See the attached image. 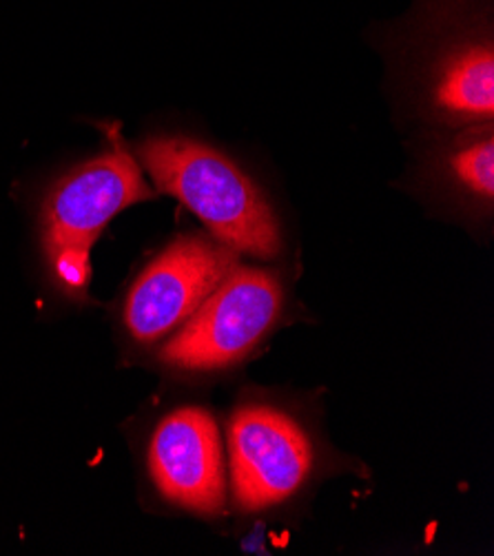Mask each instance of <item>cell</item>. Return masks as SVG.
Returning a JSON list of instances; mask_svg holds the SVG:
<instances>
[{
	"label": "cell",
	"mask_w": 494,
	"mask_h": 556,
	"mask_svg": "<svg viewBox=\"0 0 494 556\" xmlns=\"http://www.w3.org/2000/svg\"><path fill=\"white\" fill-rule=\"evenodd\" d=\"M147 462L157 492L169 504L202 517L225 513V441L208 410L185 406L162 417L151 434Z\"/></svg>",
	"instance_id": "obj_6"
},
{
	"label": "cell",
	"mask_w": 494,
	"mask_h": 556,
	"mask_svg": "<svg viewBox=\"0 0 494 556\" xmlns=\"http://www.w3.org/2000/svg\"><path fill=\"white\" fill-rule=\"evenodd\" d=\"M240 253L206 236H180L157 253L134 282L125 326L140 346H157L176 332L238 266Z\"/></svg>",
	"instance_id": "obj_5"
},
{
	"label": "cell",
	"mask_w": 494,
	"mask_h": 556,
	"mask_svg": "<svg viewBox=\"0 0 494 556\" xmlns=\"http://www.w3.org/2000/svg\"><path fill=\"white\" fill-rule=\"evenodd\" d=\"M284 306V285L276 273L238 264L202 306L160 344L155 357L178 372L229 370L276 330Z\"/></svg>",
	"instance_id": "obj_3"
},
{
	"label": "cell",
	"mask_w": 494,
	"mask_h": 556,
	"mask_svg": "<svg viewBox=\"0 0 494 556\" xmlns=\"http://www.w3.org/2000/svg\"><path fill=\"white\" fill-rule=\"evenodd\" d=\"M430 114L446 125H485L494 116V51L490 40L448 49L426 85Z\"/></svg>",
	"instance_id": "obj_7"
},
{
	"label": "cell",
	"mask_w": 494,
	"mask_h": 556,
	"mask_svg": "<svg viewBox=\"0 0 494 556\" xmlns=\"http://www.w3.org/2000/svg\"><path fill=\"white\" fill-rule=\"evenodd\" d=\"M317 466L315 441L291 413L249 402L231 417L229 483L242 513L287 504L311 483Z\"/></svg>",
	"instance_id": "obj_4"
},
{
	"label": "cell",
	"mask_w": 494,
	"mask_h": 556,
	"mask_svg": "<svg viewBox=\"0 0 494 556\" xmlns=\"http://www.w3.org/2000/svg\"><path fill=\"white\" fill-rule=\"evenodd\" d=\"M138 157L155 189L191 208L217 242L259 260L282 253L276 211L225 153L187 136H149Z\"/></svg>",
	"instance_id": "obj_1"
},
{
	"label": "cell",
	"mask_w": 494,
	"mask_h": 556,
	"mask_svg": "<svg viewBox=\"0 0 494 556\" xmlns=\"http://www.w3.org/2000/svg\"><path fill=\"white\" fill-rule=\"evenodd\" d=\"M442 176L474 206L490 211L494 198V138L492 123L474 125L457 136L442 153Z\"/></svg>",
	"instance_id": "obj_8"
},
{
	"label": "cell",
	"mask_w": 494,
	"mask_h": 556,
	"mask_svg": "<svg viewBox=\"0 0 494 556\" xmlns=\"http://www.w3.org/2000/svg\"><path fill=\"white\" fill-rule=\"evenodd\" d=\"M153 195L118 129L109 131L106 147L96 157L51 187L42 204V251L65 295L87 298L96 240L121 211Z\"/></svg>",
	"instance_id": "obj_2"
}]
</instances>
